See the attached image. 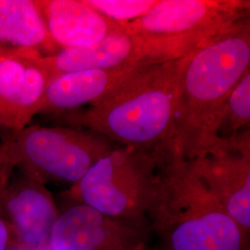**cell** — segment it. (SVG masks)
<instances>
[{
    "label": "cell",
    "mask_w": 250,
    "mask_h": 250,
    "mask_svg": "<svg viewBox=\"0 0 250 250\" xmlns=\"http://www.w3.org/2000/svg\"><path fill=\"white\" fill-rule=\"evenodd\" d=\"M188 56L141 66L88 108L59 117L70 127L87 129L122 146L150 152L173 147L180 79Z\"/></svg>",
    "instance_id": "cell-1"
},
{
    "label": "cell",
    "mask_w": 250,
    "mask_h": 250,
    "mask_svg": "<svg viewBox=\"0 0 250 250\" xmlns=\"http://www.w3.org/2000/svg\"><path fill=\"white\" fill-rule=\"evenodd\" d=\"M146 217L165 250H250V235L224 211L175 146L158 152Z\"/></svg>",
    "instance_id": "cell-2"
},
{
    "label": "cell",
    "mask_w": 250,
    "mask_h": 250,
    "mask_svg": "<svg viewBox=\"0 0 250 250\" xmlns=\"http://www.w3.org/2000/svg\"><path fill=\"white\" fill-rule=\"evenodd\" d=\"M250 68V20L243 19L188 56L179 86L174 146L192 161L214 145L225 102Z\"/></svg>",
    "instance_id": "cell-3"
},
{
    "label": "cell",
    "mask_w": 250,
    "mask_h": 250,
    "mask_svg": "<svg viewBox=\"0 0 250 250\" xmlns=\"http://www.w3.org/2000/svg\"><path fill=\"white\" fill-rule=\"evenodd\" d=\"M250 10L247 0H159L148 13L124 26L143 39L155 62H167L250 18Z\"/></svg>",
    "instance_id": "cell-4"
},
{
    "label": "cell",
    "mask_w": 250,
    "mask_h": 250,
    "mask_svg": "<svg viewBox=\"0 0 250 250\" xmlns=\"http://www.w3.org/2000/svg\"><path fill=\"white\" fill-rule=\"evenodd\" d=\"M115 146L101 134L76 127L28 125L0 143V160L45 185H74Z\"/></svg>",
    "instance_id": "cell-5"
},
{
    "label": "cell",
    "mask_w": 250,
    "mask_h": 250,
    "mask_svg": "<svg viewBox=\"0 0 250 250\" xmlns=\"http://www.w3.org/2000/svg\"><path fill=\"white\" fill-rule=\"evenodd\" d=\"M157 170L158 152L115 146L72 185L67 197L111 217L146 220Z\"/></svg>",
    "instance_id": "cell-6"
},
{
    "label": "cell",
    "mask_w": 250,
    "mask_h": 250,
    "mask_svg": "<svg viewBox=\"0 0 250 250\" xmlns=\"http://www.w3.org/2000/svg\"><path fill=\"white\" fill-rule=\"evenodd\" d=\"M191 163L224 211L250 235V130L220 138Z\"/></svg>",
    "instance_id": "cell-7"
},
{
    "label": "cell",
    "mask_w": 250,
    "mask_h": 250,
    "mask_svg": "<svg viewBox=\"0 0 250 250\" xmlns=\"http://www.w3.org/2000/svg\"><path fill=\"white\" fill-rule=\"evenodd\" d=\"M149 230L147 220L115 218L73 203L60 212L49 250H148Z\"/></svg>",
    "instance_id": "cell-8"
},
{
    "label": "cell",
    "mask_w": 250,
    "mask_h": 250,
    "mask_svg": "<svg viewBox=\"0 0 250 250\" xmlns=\"http://www.w3.org/2000/svg\"><path fill=\"white\" fill-rule=\"evenodd\" d=\"M0 201L11 248L49 250L51 232L60 211L45 185L21 170L13 171L2 190Z\"/></svg>",
    "instance_id": "cell-9"
},
{
    "label": "cell",
    "mask_w": 250,
    "mask_h": 250,
    "mask_svg": "<svg viewBox=\"0 0 250 250\" xmlns=\"http://www.w3.org/2000/svg\"><path fill=\"white\" fill-rule=\"evenodd\" d=\"M42 55L24 49L0 57V128L18 133L39 114L51 75Z\"/></svg>",
    "instance_id": "cell-10"
},
{
    "label": "cell",
    "mask_w": 250,
    "mask_h": 250,
    "mask_svg": "<svg viewBox=\"0 0 250 250\" xmlns=\"http://www.w3.org/2000/svg\"><path fill=\"white\" fill-rule=\"evenodd\" d=\"M41 60L51 79L67 72L156 64L141 37L125 29L93 45L62 49L51 56H42Z\"/></svg>",
    "instance_id": "cell-11"
},
{
    "label": "cell",
    "mask_w": 250,
    "mask_h": 250,
    "mask_svg": "<svg viewBox=\"0 0 250 250\" xmlns=\"http://www.w3.org/2000/svg\"><path fill=\"white\" fill-rule=\"evenodd\" d=\"M48 34L61 50L93 45L124 31L83 0H36Z\"/></svg>",
    "instance_id": "cell-12"
},
{
    "label": "cell",
    "mask_w": 250,
    "mask_h": 250,
    "mask_svg": "<svg viewBox=\"0 0 250 250\" xmlns=\"http://www.w3.org/2000/svg\"><path fill=\"white\" fill-rule=\"evenodd\" d=\"M139 67L85 70L58 75L47 85L39 114L59 115L80 109L84 105L91 106L107 96Z\"/></svg>",
    "instance_id": "cell-13"
},
{
    "label": "cell",
    "mask_w": 250,
    "mask_h": 250,
    "mask_svg": "<svg viewBox=\"0 0 250 250\" xmlns=\"http://www.w3.org/2000/svg\"><path fill=\"white\" fill-rule=\"evenodd\" d=\"M0 42L42 56L61 51L48 34L36 0H0Z\"/></svg>",
    "instance_id": "cell-14"
},
{
    "label": "cell",
    "mask_w": 250,
    "mask_h": 250,
    "mask_svg": "<svg viewBox=\"0 0 250 250\" xmlns=\"http://www.w3.org/2000/svg\"><path fill=\"white\" fill-rule=\"evenodd\" d=\"M250 125V68L242 75L222 111L218 137L228 139Z\"/></svg>",
    "instance_id": "cell-15"
},
{
    "label": "cell",
    "mask_w": 250,
    "mask_h": 250,
    "mask_svg": "<svg viewBox=\"0 0 250 250\" xmlns=\"http://www.w3.org/2000/svg\"><path fill=\"white\" fill-rule=\"evenodd\" d=\"M104 17L119 23H128L148 13L159 0H83Z\"/></svg>",
    "instance_id": "cell-16"
},
{
    "label": "cell",
    "mask_w": 250,
    "mask_h": 250,
    "mask_svg": "<svg viewBox=\"0 0 250 250\" xmlns=\"http://www.w3.org/2000/svg\"><path fill=\"white\" fill-rule=\"evenodd\" d=\"M14 170H10L7 165L0 161V197L3 188L8 184L9 178ZM11 248L10 244V236H9L8 225L5 222L4 216L2 213L1 208V201H0V250H9Z\"/></svg>",
    "instance_id": "cell-17"
},
{
    "label": "cell",
    "mask_w": 250,
    "mask_h": 250,
    "mask_svg": "<svg viewBox=\"0 0 250 250\" xmlns=\"http://www.w3.org/2000/svg\"><path fill=\"white\" fill-rule=\"evenodd\" d=\"M3 51H4V49H0V57H1V55L3 53Z\"/></svg>",
    "instance_id": "cell-18"
}]
</instances>
